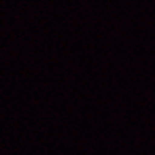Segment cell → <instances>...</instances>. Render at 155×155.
Segmentation results:
<instances>
[]
</instances>
